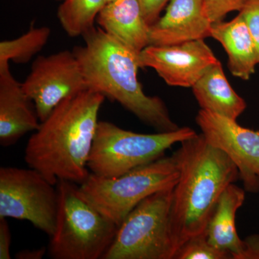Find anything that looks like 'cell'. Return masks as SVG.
Segmentation results:
<instances>
[{"mask_svg": "<svg viewBox=\"0 0 259 259\" xmlns=\"http://www.w3.org/2000/svg\"><path fill=\"white\" fill-rule=\"evenodd\" d=\"M84 45L73 52L79 61L89 89L120 104L158 132L180 128L158 97L146 95L138 79L139 54L100 28L82 35Z\"/></svg>", "mask_w": 259, "mask_h": 259, "instance_id": "cell-3", "label": "cell"}, {"mask_svg": "<svg viewBox=\"0 0 259 259\" xmlns=\"http://www.w3.org/2000/svg\"><path fill=\"white\" fill-rule=\"evenodd\" d=\"M106 3V0H63L58 19L69 36H82L95 27V20Z\"/></svg>", "mask_w": 259, "mask_h": 259, "instance_id": "cell-18", "label": "cell"}, {"mask_svg": "<svg viewBox=\"0 0 259 259\" xmlns=\"http://www.w3.org/2000/svg\"><path fill=\"white\" fill-rule=\"evenodd\" d=\"M21 83L40 122L65 99L89 89L79 61L73 51L68 50L38 56Z\"/></svg>", "mask_w": 259, "mask_h": 259, "instance_id": "cell-9", "label": "cell"}, {"mask_svg": "<svg viewBox=\"0 0 259 259\" xmlns=\"http://www.w3.org/2000/svg\"><path fill=\"white\" fill-rule=\"evenodd\" d=\"M56 1H61V2H62L63 0H56Z\"/></svg>", "mask_w": 259, "mask_h": 259, "instance_id": "cell-27", "label": "cell"}, {"mask_svg": "<svg viewBox=\"0 0 259 259\" xmlns=\"http://www.w3.org/2000/svg\"><path fill=\"white\" fill-rule=\"evenodd\" d=\"M179 177L180 170L172 155L115 178L90 173L79 189L87 200L119 226L141 201L159 191L175 187Z\"/></svg>", "mask_w": 259, "mask_h": 259, "instance_id": "cell-6", "label": "cell"}, {"mask_svg": "<svg viewBox=\"0 0 259 259\" xmlns=\"http://www.w3.org/2000/svg\"><path fill=\"white\" fill-rule=\"evenodd\" d=\"M174 187L148 196L126 216L102 259H174L170 209Z\"/></svg>", "mask_w": 259, "mask_h": 259, "instance_id": "cell-7", "label": "cell"}, {"mask_svg": "<svg viewBox=\"0 0 259 259\" xmlns=\"http://www.w3.org/2000/svg\"><path fill=\"white\" fill-rule=\"evenodd\" d=\"M49 27L35 28L32 24L28 32L13 40L0 42V67L10 66V61L18 64L28 62L40 52L51 36Z\"/></svg>", "mask_w": 259, "mask_h": 259, "instance_id": "cell-19", "label": "cell"}, {"mask_svg": "<svg viewBox=\"0 0 259 259\" xmlns=\"http://www.w3.org/2000/svg\"><path fill=\"white\" fill-rule=\"evenodd\" d=\"M55 230L48 253L54 259H102L118 226L85 199L79 185L59 180Z\"/></svg>", "mask_w": 259, "mask_h": 259, "instance_id": "cell-4", "label": "cell"}, {"mask_svg": "<svg viewBox=\"0 0 259 259\" xmlns=\"http://www.w3.org/2000/svg\"><path fill=\"white\" fill-rule=\"evenodd\" d=\"M106 1H107V3H110V2L114 1V0H106Z\"/></svg>", "mask_w": 259, "mask_h": 259, "instance_id": "cell-26", "label": "cell"}, {"mask_svg": "<svg viewBox=\"0 0 259 259\" xmlns=\"http://www.w3.org/2000/svg\"><path fill=\"white\" fill-rule=\"evenodd\" d=\"M244 190L231 184L221 194L207 228V241L219 249L228 252L234 259H244L245 242L237 233V211L243 205Z\"/></svg>", "mask_w": 259, "mask_h": 259, "instance_id": "cell-15", "label": "cell"}, {"mask_svg": "<svg viewBox=\"0 0 259 259\" xmlns=\"http://www.w3.org/2000/svg\"><path fill=\"white\" fill-rule=\"evenodd\" d=\"M253 39L259 64V0H251L239 12Z\"/></svg>", "mask_w": 259, "mask_h": 259, "instance_id": "cell-22", "label": "cell"}, {"mask_svg": "<svg viewBox=\"0 0 259 259\" xmlns=\"http://www.w3.org/2000/svg\"><path fill=\"white\" fill-rule=\"evenodd\" d=\"M138 2L145 21L151 26L157 21L160 14L170 0H138Z\"/></svg>", "mask_w": 259, "mask_h": 259, "instance_id": "cell-23", "label": "cell"}, {"mask_svg": "<svg viewBox=\"0 0 259 259\" xmlns=\"http://www.w3.org/2000/svg\"><path fill=\"white\" fill-rule=\"evenodd\" d=\"M141 68H152L169 86L192 88L219 62L204 40L178 45H149L139 54Z\"/></svg>", "mask_w": 259, "mask_h": 259, "instance_id": "cell-11", "label": "cell"}, {"mask_svg": "<svg viewBox=\"0 0 259 259\" xmlns=\"http://www.w3.org/2000/svg\"><path fill=\"white\" fill-rule=\"evenodd\" d=\"M251 0H204L206 15L212 23L223 21L228 13L241 12Z\"/></svg>", "mask_w": 259, "mask_h": 259, "instance_id": "cell-21", "label": "cell"}, {"mask_svg": "<svg viewBox=\"0 0 259 259\" xmlns=\"http://www.w3.org/2000/svg\"><path fill=\"white\" fill-rule=\"evenodd\" d=\"M58 194L42 174L33 168H0V218L27 221L52 236L57 215Z\"/></svg>", "mask_w": 259, "mask_h": 259, "instance_id": "cell-8", "label": "cell"}, {"mask_svg": "<svg viewBox=\"0 0 259 259\" xmlns=\"http://www.w3.org/2000/svg\"><path fill=\"white\" fill-rule=\"evenodd\" d=\"M173 153L180 170L170 209V232L175 258L194 237L207 233L221 194L239 177L238 168L202 134L180 143ZM175 259V258H174Z\"/></svg>", "mask_w": 259, "mask_h": 259, "instance_id": "cell-2", "label": "cell"}, {"mask_svg": "<svg viewBox=\"0 0 259 259\" xmlns=\"http://www.w3.org/2000/svg\"><path fill=\"white\" fill-rule=\"evenodd\" d=\"M210 37L224 48L228 56V66L233 76L248 80L258 64L253 39L241 14L229 22L212 23Z\"/></svg>", "mask_w": 259, "mask_h": 259, "instance_id": "cell-16", "label": "cell"}, {"mask_svg": "<svg viewBox=\"0 0 259 259\" xmlns=\"http://www.w3.org/2000/svg\"><path fill=\"white\" fill-rule=\"evenodd\" d=\"M48 252L46 247L35 249H26L20 250L17 253L15 258L18 259H41Z\"/></svg>", "mask_w": 259, "mask_h": 259, "instance_id": "cell-25", "label": "cell"}, {"mask_svg": "<svg viewBox=\"0 0 259 259\" xmlns=\"http://www.w3.org/2000/svg\"><path fill=\"white\" fill-rule=\"evenodd\" d=\"M40 125L33 102L10 71L0 67V144L10 147Z\"/></svg>", "mask_w": 259, "mask_h": 259, "instance_id": "cell-13", "label": "cell"}, {"mask_svg": "<svg viewBox=\"0 0 259 259\" xmlns=\"http://www.w3.org/2000/svg\"><path fill=\"white\" fill-rule=\"evenodd\" d=\"M196 122L207 143L226 153L238 168L245 190L259 191V131L201 109Z\"/></svg>", "mask_w": 259, "mask_h": 259, "instance_id": "cell-10", "label": "cell"}, {"mask_svg": "<svg viewBox=\"0 0 259 259\" xmlns=\"http://www.w3.org/2000/svg\"><path fill=\"white\" fill-rule=\"evenodd\" d=\"M105 97L88 89L63 100L25 146V161L53 185L59 180L81 185L90 175L88 160Z\"/></svg>", "mask_w": 259, "mask_h": 259, "instance_id": "cell-1", "label": "cell"}, {"mask_svg": "<svg viewBox=\"0 0 259 259\" xmlns=\"http://www.w3.org/2000/svg\"><path fill=\"white\" fill-rule=\"evenodd\" d=\"M228 252L216 248L207 241V233L194 237L181 247L175 259H231Z\"/></svg>", "mask_w": 259, "mask_h": 259, "instance_id": "cell-20", "label": "cell"}, {"mask_svg": "<svg viewBox=\"0 0 259 259\" xmlns=\"http://www.w3.org/2000/svg\"><path fill=\"white\" fill-rule=\"evenodd\" d=\"M212 22L204 0H170L166 13L149 28L150 45L166 47L210 37Z\"/></svg>", "mask_w": 259, "mask_h": 259, "instance_id": "cell-12", "label": "cell"}, {"mask_svg": "<svg viewBox=\"0 0 259 259\" xmlns=\"http://www.w3.org/2000/svg\"><path fill=\"white\" fill-rule=\"evenodd\" d=\"M192 88L202 110L236 120L246 108L245 100L226 79L220 61L209 68Z\"/></svg>", "mask_w": 259, "mask_h": 259, "instance_id": "cell-17", "label": "cell"}, {"mask_svg": "<svg viewBox=\"0 0 259 259\" xmlns=\"http://www.w3.org/2000/svg\"><path fill=\"white\" fill-rule=\"evenodd\" d=\"M193 129L180 127L169 132L138 134L107 121H99L88 168L96 176L115 178L163 157L177 143L197 136Z\"/></svg>", "mask_w": 259, "mask_h": 259, "instance_id": "cell-5", "label": "cell"}, {"mask_svg": "<svg viewBox=\"0 0 259 259\" xmlns=\"http://www.w3.org/2000/svg\"><path fill=\"white\" fill-rule=\"evenodd\" d=\"M97 22L107 33L139 54L150 45V26L145 21L138 0L106 3Z\"/></svg>", "mask_w": 259, "mask_h": 259, "instance_id": "cell-14", "label": "cell"}, {"mask_svg": "<svg viewBox=\"0 0 259 259\" xmlns=\"http://www.w3.org/2000/svg\"><path fill=\"white\" fill-rule=\"evenodd\" d=\"M11 231L7 218H0V259H10Z\"/></svg>", "mask_w": 259, "mask_h": 259, "instance_id": "cell-24", "label": "cell"}]
</instances>
